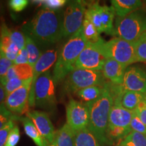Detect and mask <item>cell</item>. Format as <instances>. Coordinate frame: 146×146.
<instances>
[{"instance_id":"1","label":"cell","mask_w":146,"mask_h":146,"mask_svg":"<svg viewBox=\"0 0 146 146\" xmlns=\"http://www.w3.org/2000/svg\"><path fill=\"white\" fill-rule=\"evenodd\" d=\"M23 33L42 46L53 45L62 38V19L59 12L41 9L23 25Z\"/></svg>"},{"instance_id":"2","label":"cell","mask_w":146,"mask_h":146,"mask_svg":"<svg viewBox=\"0 0 146 146\" xmlns=\"http://www.w3.org/2000/svg\"><path fill=\"white\" fill-rule=\"evenodd\" d=\"M86 104L89 111V123L87 129L94 135L100 145H110L106 137V131L110 112L114 105V99L106 84L104 87L100 98Z\"/></svg>"},{"instance_id":"3","label":"cell","mask_w":146,"mask_h":146,"mask_svg":"<svg viewBox=\"0 0 146 146\" xmlns=\"http://www.w3.org/2000/svg\"><path fill=\"white\" fill-rule=\"evenodd\" d=\"M87 43L81 28L65 43L53 70L52 76L55 85L63 81L75 68L76 60Z\"/></svg>"},{"instance_id":"4","label":"cell","mask_w":146,"mask_h":146,"mask_svg":"<svg viewBox=\"0 0 146 146\" xmlns=\"http://www.w3.org/2000/svg\"><path fill=\"white\" fill-rule=\"evenodd\" d=\"M29 104V107L45 110H53L56 108L55 83L50 70L41 74L34 85H31Z\"/></svg>"},{"instance_id":"5","label":"cell","mask_w":146,"mask_h":146,"mask_svg":"<svg viewBox=\"0 0 146 146\" xmlns=\"http://www.w3.org/2000/svg\"><path fill=\"white\" fill-rule=\"evenodd\" d=\"M145 32L146 12L139 9L125 17H116L113 35L135 43Z\"/></svg>"},{"instance_id":"6","label":"cell","mask_w":146,"mask_h":146,"mask_svg":"<svg viewBox=\"0 0 146 146\" xmlns=\"http://www.w3.org/2000/svg\"><path fill=\"white\" fill-rule=\"evenodd\" d=\"M107 82L101 71L75 68L66 78L62 91L67 94L91 86L104 87Z\"/></svg>"},{"instance_id":"7","label":"cell","mask_w":146,"mask_h":146,"mask_svg":"<svg viewBox=\"0 0 146 146\" xmlns=\"http://www.w3.org/2000/svg\"><path fill=\"white\" fill-rule=\"evenodd\" d=\"M102 51L106 59H112L129 66L137 62L135 43L119 37H114L102 45Z\"/></svg>"},{"instance_id":"8","label":"cell","mask_w":146,"mask_h":146,"mask_svg":"<svg viewBox=\"0 0 146 146\" xmlns=\"http://www.w3.org/2000/svg\"><path fill=\"white\" fill-rule=\"evenodd\" d=\"M115 15L112 6L100 5L98 2L87 3L85 18L96 27L100 33L114 35Z\"/></svg>"},{"instance_id":"9","label":"cell","mask_w":146,"mask_h":146,"mask_svg":"<svg viewBox=\"0 0 146 146\" xmlns=\"http://www.w3.org/2000/svg\"><path fill=\"white\" fill-rule=\"evenodd\" d=\"M87 3L83 1H72L64 12L62 18V37H71L82 28Z\"/></svg>"},{"instance_id":"10","label":"cell","mask_w":146,"mask_h":146,"mask_svg":"<svg viewBox=\"0 0 146 146\" xmlns=\"http://www.w3.org/2000/svg\"><path fill=\"white\" fill-rule=\"evenodd\" d=\"M103 41L102 39L97 43L88 42L76 60L75 68L102 71L107 60L102 51Z\"/></svg>"},{"instance_id":"11","label":"cell","mask_w":146,"mask_h":146,"mask_svg":"<svg viewBox=\"0 0 146 146\" xmlns=\"http://www.w3.org/2000/svg\"><path fill=\"white\" fill-rule=\"evenodd\" d=\"M66 110V124L74 132L88 127L89 111L86 104L72 99L67 104Z\"/></svg>"},{"instance_id":"12","label":"cell","mask_w":146,"mask_h":146,"mask_svg":"<svg viewBox=\"0 0 146 146\" xmlns=\"http://www.w3.org/2000/svg\"><path fill=\"white\" fill-rule=\"evenodd\" d=\"M32 81L33 78L29 79L26 84L5 98L3 103L12 114H23L29 110V100Z\"/></svg>"},{"instance_id":"13","label":"cell","mask_w":146,"mask_h":146,"mask_svg":"<svg viewBox=\"0 0 146 146\" xmlns=\"http://www.w3.org/2000/svg\"><path fill=\"white\" fill-rule=\"evenodd\" d=\"M121 86L124 91H135L146 95V72L139 66L127 67Z\"/></svg>"},{"instance_id":"14","label":"cell","mask_w":146,"mask_h":146,"mask_svg":"<svg viewBox=\"0 0 146 146\" xmlns=\"http://www.w3.org/2000/svg\"><path fill=\"white\" fill-rule=\"evenodd\" d=\"M26 114L32 120L41 136L49 143H52L55 139L56 131L48 114L37 110H29Z\"/></svg>"},{"instance_id":"15","label":"cell","mask_w":146,"mask_h":146,"mask_svg":"<svg viewBox=\"0 0 146 146\" xmlns=\"http://www.w3.org/2000/svg\"><path fill=\"white\" fill-rule=\"evenodd\" d=\"M134 111L129 110L118 104H114L109 114L108 127L129 128Z\"/></svg>"},{"instance_id":"16","label":"cell","mask_w":146,"mask_h":146,"mask_svg":"<svg viewBox=\"0 0 146 146\" xmlns=\"http://www.w3.org/2000/svg\"><path fill=\"white\" fill-rule=\"evenodd\" d=\"M127 66L112 59H107L102 72L110 83L115 85H122L124 75Z\"/></svg>"},{"instance_id":"17","label":"cell","mask_w":146,"mask_h":146,"mask_svg":"<svg viewBox=\"0 0 146 146\" xmlns=\"http://www.w3.org/2000/svg\"><path fill=\"white\" fill-rule=\"evenodd\" d=\"M58 58V51L54 49L47 50L42 53L33 68V77L31 85H33L37 78L45 72L49 71Z\"/></svg>"},{"instance_id":"18","label":"cell","mask_w":146,"mask_h":146,"mask_svg":"<svg viewBox=\"0 0 146 146\" xmlns=\"http://www.w3.org/2000/svg\"><path fill=\"white\" fill-rule=\"evenodd\" d=\"M33 77V68L29 64H13L9 68L6 74L0 78V83L3 87L8 80L13 78H19L23 80H29Z\"/></svg>"},{"instance_id":"19","label":"cell","mask_w":146,"mask_h":146,"mask_svg":"<svg viewBox=\"0 0 146 146\" xmlns=\"http://www.w3.org/2000/svg\"><path fill=\"white\" fill-rule=\"evenodd\" d=\"M145 98V95L141 93L131 91H123L119 97L114 102V104L120 105L126 109L134 111L140 102Z\"/></svg>"},{"instance_id":"20","label":"cell","mask_w":146,"mask_h":146,"mask_svg":"<svg viewBox=\"0 0 146 146\" xmlns=\"http://www.w3.org/2000/svg\"><path fill=\"white\" fill-rule=\"evenodd\" d=\"M110 2L115 14L120 18L139 10L143 5V2L139 0H112Z\"/></svg>"},{"instance_id":"21","label":"cell","mask_w":146,"mask_h":146,"mask_svg":"<svg viewBox=\"0 0 146 146\" xmlns=\"http://www.w3.org/2000/svg\"><path fill=\"white\" fill-rule=\"evenodd\" d=\"M23 123L24 131L29 137H30L37 146H47L49 143L45 139L37 130L33 121L29 117H19Z\"/></svg>"},{"instance_id":"22","label":"cell","mask_w":146,"mask_h":146,"mask_svg":"<svg viewBox=\"0 0 146 146\" xmlns=\"http://www.w3.org/2000/svg\"><path fill=\"white\" fill-rule=\"evenodd\" d=\"M75 133L66 123L56 132L55 143L57 146H75Z\"/></svg>"},{"instance_id":"23","label":"cell","mask_w":146,"mask_h":146,"mask_svg":"<svg viewBox=\"0 0 146 146\" xmlns=\"http://www.w3.org/2000/svg\"><path fill=\"white\" fill-rule=\"evenodd\" d=\"M75 146H101L94 135L85 129L75 133Z\"/></svg>"},{"instance_id":"24","label":"cell","mask_w":146,"mask_h":146,"mask_svg":"<svg viewBox=\"0 0 146 146\" xmlns=\"http://www.w3.org/2000/svg\"><path fill=\"white\" fill-rule=\"evenodd\" d=\"M104 91V87L99 86H91L81 89L76 93L80 99L86 104L96 101L100 98Z\"/></svg>"},{"instance_id":"25","label":"cell","mask_w":146,"mask_h":146,"mask_svg":"<svg viewBox=\"0 0 146 146\" xmlns=\"http://www.w3.org/2000/svg\"><path fill=\"white\" fill-rule=\"evenodd\" d=\"M132 129L129 128H121L114 127H108L106 131V137L110 145L114 141H123L128 135L130 134Z\"/></svg>"},{"instance_id":"26","label":"cell","mask_w":146,"mask_h":146,"mask_svg":"<svg viewBox=\"0 0 146 146\" xmlns=\"http://www.w3.org/2000/svg\"><path fill=\"white\" fill-rule=\"evenodd\" d=\"M25 36V47H26L27 52H28L29 61L28 64H29L33 68H34L35 65L37 60L41 56V54L40 52L36 43L31 38L29 37V36Z\"/></svg>"},{"instance_id":"27","label":"cell","mask_w":146,"mask_h":146,"mask_svg":"<svg viewBox=\"0 0 146 146\" xmlns=\"http://www.w3.org/2000/svg\"><path fill=\"white\" fill-rule=\"evenodd\" d=\"M82 32L83 36L89 43H97L102 39L96 27L90 21L85 18L82 26Z\"/></svg>"},{"instance_id":"28","label":"cell","mask_w":146,"mask_h":146,"mask_svg":"<svg viewBox=\"0 0 146 146\" xmlns=\"http://www.w3.org/2000/svg\"><path fill=\"white\" fill-rule=\"evenodd\" d=\"M119 145L120 146H146V135L141 133L131 131Z\"/></svg>"},{"instance_id":"29","label":"cell","mask_w":146,"mask_h":146,"mask_svg":"<svg viewBox=\"0 0 146 146\" xmlns=\"http://www.w3.org/2000/svg\"><path fill=\"white\" fill-rule=\"evenodd\" d=\"M12 43L11 29L8 28L4 22H2L0 25V52L3 54Z\"/></svg>"},{"instance_id":"30","label":"cell","mask_w":146,"mask_h":146,"mask_svg":"<svg viewBox=\"0 0 146 146\" xmlns=\"http://www.w3.org/2000/svg\"><path fill=\"white\" fill-rule=\"evenodd\" d=\"M134 43L137 62L146 63V32Z\"/></svg>"},{"instance_id":"31","label":"cell","mask_w":146,"mask_h":146,"mask_svg":"<svg viewBox=\"0 0 146 146\" xmlns=\"http://www.w3.org/2000/svg\"><path fill=\"white\" fill-rule=\"evenodd\" d=\"M34 3L42 5L43 8L52 11H57L64 6L68 1L66 0H45V1H33Z\"/></svg>"},{"instance_id":"32","label":"cell","mask_w":146,"mask_h":146,"mask_svg":"<svg viewBox=\"0 0 146 146\" xmlns=\"http://www.w3.org/2000/svg\"><path fill=\"white\" fill-rule=\"evenodd\" d=\"M29 80H23L19 78H13L8 80L6 82V83L4 85V86H3L5 94V98L8 95H10L11 93L16 91V89H18V88H20V87L25 85V84H26Z\"/></svg>"},{"instance_id":"33","label":"cell","mask_w":146,"mask_h":146,"mask_svg":"<svg viewBox=\"0 0 146 146\" xmlns=\"http://www.w3.org/2000/svg\"><path fill=\"white\" fill-rule=\"evenodd\" d=\"M19 120V117L16 115L12 114L8 108L5 107L4 103L1 104L0 109V129H2L5 125H6L10 120Z\"/></svg>"},{"instance_id":"34","label":"cell","mask_w":146,"mask_h":146,"mask_svg":"<svg viewBox=\"0 0 146 146\" xmlns=\"http://www.w3.org/2000/svg\"><path fill=\"white\" fill-rule=\"evenodd\" d=\"M11 39L13 43L17 45L19 50L25 47V36L23 33L17 29L11 30Z\"/></svg>"},{"instance_id":"35","label":"cell","mask_w":146,"mask_h":146,"mask_svg":"<svg viewBox=\"0 0 146 146\" xmlns=\"http://www.w3.org/2000/svg\"><path fill=\"white\" fill-rule=\"evenodd\" d=\"M21 139L19 128L15 125L9 133L5 146H16Z\"/></svg>"},{"instance_id":"36","label":"cell","mask_w":146,"mask_h":146,"mask_svg":"<svg viewBox=\"0 0 146 146\" xmlns=\"http://www.w3.org/2000/svg\"><path fill=\"white\" fill-rule=\"evenodd\" d=\"M15 120H10L2 129H0V146H5L10 132L15 126Z\"/></svg>"},{"instance_id":"37","label":"cell","mask_w":146,"mask_h":146,"mask_svg":"<svg viewBox=\"0 0 146 146\" xmlns=\"http://www.w3.org/2000/svg\"><path fill=\"white\" fill-rule=\"evenodd\" d=\"M29 1L28 0H10L8 5L11 10L15 12H20L25 10L28 6Z\"/></svg>"},{"instance_id":"38","label":"cell","mask_w":146,"mask_h":146,"mask_svg":"<svg viewBox=\"0 0 146 146\" xmlns=\"http://www.w3.org/2000/svg\"><path fill=\"white\" fill-rule=\"evenodd\" d=\"M130 127L132 129V131L141 133L146 135V125L139 119L135 113L131 120Z\"/></svg>"},{"instance_id":"39","label":"cell","mask_w":146,"mask_h":146,"mask_svg":"<svg viewBox=\"0 0 146 146\" xmlns=\"http://www.w3.org/2000/svg\"><path fill=\"white\" fill-rule=\"evenodd\" d=\"M14 64L13 62L8 60L3 53L0 52V78L3 77L9 68Z\"/></svg>"},{"instance_id":"40","label":"cell","mask_w":146,"mask_h":146,"mask_svg":"<svg viewBox=\"0 0 146 146\" xmlns=\"http://www.w3.org/2000/svg\"><path fill=\"white\" fill-rule=\"evenodd\" d=\"M135 114L137 116L142 123L146 125V99L140 102L135 110H134Z\"/></svg>"},{"instance_id":"41","label":"cell","mask_w":146,"mask_h":146,"mask_svg":"<svg viewBox=\"0 0 146 146\" xmlns=\"http://www.w3.org/2000/svg\"><path fill=\"white\" fill-rule=\"evenodd\" d=\"M28 52L26 47H25L19 51L17 57L14 62V64H28Z\"/></svg>"},{"instance_id":"42","label":"cell","mask_w":146,"mask_h":146,"mask_svg":"<svg viewBox=\"0 0 146 146\" xmlns=\"http://www.w3.org/2000/svg\"><path fill=\"white\" fill-rule=\"evenodd\" d=\"M5 94L3 87L0 83V104L3 103V101H5Z\"/></svg>"},{"instance_id":"43","label":"cell","mask_w":146,"mask_h":146,"mask_svg":"<svg viewBox=\"0 0 146 146\" xmlns=\"http://www.w3.org/2000/svg\"><path fill=\"white\" fill-rule=\"evenodd\" d=\"M3 11H4V8H3V2L1 1H0V18H1V16L3 15Z\"/></svg>"},{"instance_id":"44","label":"cell","mask_w":146,"mask_h":146,"mask_svg":"<svg viewBox=\"0 0 146 146\" xmlns=\"http://www.w3.org/2000/svg\"><path fill=\"white\" fill-rule=\"evenodd\" d=\"M47 146H57V145H56V143H55V141H54L52 142V143H49L48 145H47Z\"/></svg>"},{"instance_id":"45","label":"cell","mask_w":146,"mask_h":146,"mask_svg":"<svg viewBox=\"0 0 146 146\" xmlns=\"http://www.w3.org/2000/svg\"><path fill=\"white\" fill-rule=\"evenodd\" d=\"M116 146H120V145H116Z\"/></svg>"},{"instance_id":"46","label":"cell","mask_w":146,"mask_h":146,"mask_svg":"<svg viewBox=\"0 0 146 146\" xmlns=\"http://www.w3.org/2000/svg\"><path fill=\"white\" fill-rule=\"evenodd\" d=\"M145 99H146V95H145Z\"/></svg>"}]
</instances>
